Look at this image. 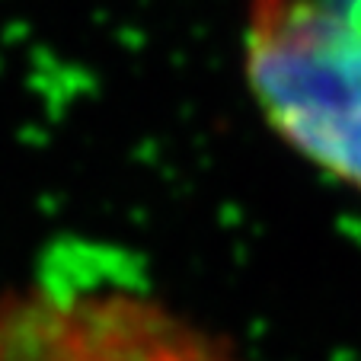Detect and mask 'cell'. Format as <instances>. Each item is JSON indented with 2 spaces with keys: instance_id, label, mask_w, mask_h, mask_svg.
<instances>
[{
  "instance_id": "obj_1",
  "label": "cell",
  "mask_w": 361,
  "mask_h": 361,
  "mask_svg": "<svg viewBox=\"0 0 361 361\" xmlns=\"http://www.w3.org/2000/svg\"><path fill=\"white\" fill-rule=\"evenodd\" d=\"M246 80L269 125L361 189V29L329 0H250Z\"/></svg>"
},
{
  "instance_id": "obj_2",
  "label": "cell",
  "mask_w": 361,
  "mask_h": 361,
  "mask_svg": "<svg viewBox=\"0 0 361 361\" xmlns=\"http://www.w3.org/2000/svg\"><path fill=\"white\" fill-rule=\"evenodd\" d=\"M0 361H240L221 339L125 288L32 285L0 298Z\"/></svg>"
}]
</instances>
